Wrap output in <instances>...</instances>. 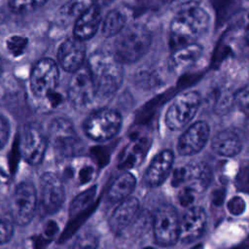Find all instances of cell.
<instances>
[{
    "instance_id": "6da1fadb",
    "label": "cell",
    "mask_w": 249,
    "mask_h": 249,
    "mask_svg": "<svg viewBox=\"0 0 249 249\" xmlns=\"http://www.w3.org/2000/svg\"><path fill=\"white\" fill-rule=\"evenodd\" d=\"M209 17L196 4L183 6L170 23V38L174 48L195 42L208 28Z\"/></svg>"
},
{
    "instance_id": "7a4b0ae2",
    "label": "cell",
    "mask_w": 249,
    "mask_h": 249,
    "mask_svg": "<svg viewBox=\"0 0 249 249\" xmlns=\"http://www.w3.org/2000/svg\"><path fill=\"white\" fill-rule=\"evenodd\" d=\"M88 68L98 97L108 98L121 87L124 77L123 66L114 55L96 53L89 58Z\"/></svg>"
},
{
    "instance_id": "3957f363",
    "label": "cell",
    "mask_w": 249,
    "mask_h": 249,
    "mask_svg": "<svg viewBox=\"0 0 249 249\" xmlns=\"http://www.w3.org/2000/svg\"><path fill=\"white\" fill-rule=\"evenodd\" d=\"M151 34L142 25L134 24L119 33L115 42L114 56L122 63H131L140 59L149 50Z\"/></svg>"
},
{
    "instance_id": "277c9868",
    "label": "cell",
    "mask_w": 249,
    "mask_h": 249,
    "mask_svg": "<svg viewBox=\"0 0 249 249\" xmlns=\"http://www.w3.org/2000/svg\"><path fill=\"white\" fill-rule=\"evenodd\" d=\"M174 179L181 187L179 199L187 206L207 188L211 181V170L204 162H193L178 169Z\"/></svg>"
},
{
    "instance_id": "5b68a950",
    "label": "cell",
    "mask_w": 249,
    "mask_h": 249,
    "mask_svg": "<svg viewBox=\"0 0 249 249\" xmlns=\"http://www.w3.org/2000/svg\"><path fill=\"white\" fill-rule=\"evenodd\" d=\"M49 139L55 153L62 158L78 156L84 151L83 142L67 119L56 118L51 123Z\"/></svg>"
},
{
    "instance_id": "8992f818",
    "label": "cell",
    "mask_w": 249,
    "mask_h": 249,
    "mask_svg": "<svg viewBox=\"0 0 249 249\" xmlns=\"http://www.w3.org/2000/svg\"><path fill=\"white\" fill-rule=\"evenodd\" d=\"M122 125V116L113 109H100L93 112L85 122L87 136L94 141H106L114 137Z\"/></svg>"
},
{
    "instance_id": "52a82bcc",
    "label": "cell",
    "mask_w": 249,
    "mask_h": 249,
    "mask_svg": "<svg viewBox=\"0 0 249 249\" xmlns=\"http://www.w3.org/2000/svg\"><path fill=\"white\" fill-rule=\"evenodd\" d=\"M200 105V95L196 91H187L178 95L169 105L165 114V124L170 130H179L188 124Z\"/></svg>"
},
{
    "instance_id": "ba28073f",
    "label": "cell",
    "mask_w": 249,
    "mask_h": 249,
    "mask_svg": "<svg viewBox=\"0 0 249 249\" xmlns=\"http://www.w3.org/2000/svg\"><path fill=\"white\" fill-rule=\"evenodd\" d=\"M179 218L175 208L164 204L156 210L153 217L155 241L160 246H170L179 238Z\"/></svg>"
},
{
    "instance_id": "9c48e42d",
    "label": "cell",
    "mask_w": 249,
    "mask_h": 249,
    "mask_svg": "<svg viewBox=\"0 0 249 249\" xmlns=\"http://www.w3.org/2000/svg\"><path fill=\"white\" fill-rule=\"evenodd\" d=\"M59 72L56 63L51 58L39 60L30 75V89L38 98H49L58 84Z\"/></svg>"
},
{
    "instance_id": "30bf717a",
    "label": "cell",
    "mask_w": 249,
    "mask_h": 249,
    "mask_svg": "<svg viewBox=\"0 0 249 249\" xmlns=\"http://www.w3.org/2000/svg\"><path fill=\"white\" fill-rule=\"evenodd\" d=\"M73 73L68 87V98L76 109H87L97 97L93 80L88 66H82Z\"/></svg>"
},
{
    "instance_id": "8fae6325",
    "label": "cell",
    "mask_w": 249,
    "mask_h": 249,
    "mask_svg": "<svg viewBox=\"0 0 249 249\" xmlns=\"http://www.w3.org/2000/svg\"><path fill=\"white\" fill-rule=\"evenodd\" d=\"M12 216L14 220L23 226L28 224L35 213L37 195L34 186L29 182L19 183L12 196Z\"/></svg>"
},
{
    "instance_id": "7c38bea8",
    "label": "cell",
    "mask_w": 249,
    "mask_h": 249,
    "mask_svg": "<svg viewBox=\"0 0 249 249\" xmlns=\"http://www.w3.org/2000/svg\"><path fill=\"white\" fill-rule=\"evenodd\" d=\"M65 193L61 179L53 172H46L40 178V204L46 214L56 212L64 202Z\"/></svg>"
},
{
    "instance_id": "4fadbf2b",
    "label": "cell",
    "mask_w": 249,
    "mask_h": 249,
    "mask_svg": "<svg viewBox=\"0 0 249 249\" xmlns=\"http://www.w3.org/2000/svg\"><path fill=\"white\" fill-rule=\"evenodd\" d=\"M47 149V139L36 126H26L19 138V150L24 160L30 164L42 161Z\"/></svg>"
},
{
    "instance_id": "5bb4252c",
    "label": "cell",
    "mask_w": 249,
    "mask_h": 249,
    "mask_svg": "<svg viewBox=\"0 0 249 249\" xmlns=\"http://www.w3.org/2000/svg\"><path fill=\"white\" fill-rule=\"evenodd\" d=\"M209 125L206 122L198 121L190 125L179 137L177 151L182 156H192L201 151L209 138Z\"/></svg>"
},
{
    "instance_id": "9a60e30c",
    "label": "cell",
    "mask_w": 249,
    "mask_h": 249,
    "mask_svg": "<svg viewBox=\"0 0 249 249\" xmlns=\"http://www.w3.org/2000/svg\"><path fill=\"white\" fill-rule=\"evenodd\" d=\"M206 213L198 206L191 207L179 220V240L183 243H191L198 239L206 226Z\"/></svg>"
},
{
    "instance_id": "2e32d148",
    "label": "cell",
    "mask_w": 249,
    "mask_h": 249,
    "mask_svg": "<svg viewBox=\"0 0 249 249\" xmlns=\"http://www.w3.org/2000/svg\"><path fill=\"white\" fill-rule=\"evenodd\" d=\"M86 57V46L84 41L68 38L61 43L57 52V59L63 70L75 72L83 66Z\"/></svg>"
},
{
    "instance_id": "e0dca14e",
    "label": "cell",
    "mask_w": 249,
    "mask_h": 249,
    "mask_svg": "<svg viewBox=\"0 0 249 249\" xmlns=\"http://www.w3.org/2000/svg\"><path fill=\"white\" fill-rule=\"evenodd\" d=\"M118 203L109 219L110 229L115 233H121L131 226L139 211V201L136 197L127 196Z\"/></svg>"
},
{
    "instance_id": "ac0fdd59",
    "label": "cell",
    "mask_w": 249,
    "mask_h": 249,
    "mask_svg": "<svg viewBox=\"0 0 249 249\" xmlns=\"http://www.w3.org/2000/svg\"><path fill=\"white\" fill-rule=\"evenodd\" d=\"M174 160L170 150L160 152L151 161L144 174V182L149 187L160 186L169 175Z\"/></svg>"
},
{
    "instance_id": "d6986e66",
    "label": "cell",
    "mask_w": 249,
    "mask_h": 249,
    "mask_svg": "<svg viewBox=\"0 0 249 249\" xmlns=\"http://www.w3.org/2000/svg\"><path fill=\"white\" fill-rule=\"evenodd\" d=\"M101 23V13L97 5L86 8L76 18L73 34L74 37L86 41L90 39L98 30Z\"/></svg>"
},
{
    "instance_id": "ffe728a7",
    "label": "cell",
    "mask_w": 249,
    "mask_h": 249,
    "mask_svg": "<svg viewBox=\"0 0 249 249\" xmlns=\"http://www.w3.org/2000/svg\"><path fill=\"white\" fill-rule=\"evenodd\" d=\"M241 134L233 129L227 128L218 132L211 141L212 150L223 157H234L242 150Z\"/></svg>"
},
{
    "instance_id": "44dd1931",
    "label": "cell",
    "mask_w": 249,
    "mask_h": 249,
    "mask_svg": "<svg viewBox=\"0 0 249 249\" xmlns=\"http://www.w3.org/2000/svg\"><path fill=\"white\" fill-rule=\"evenodd\" d=\"M202 48L198 44L192 42L174 48L171 54V65L177 71H182L193 66L200 57Z\"/></svg>"
},
{
    "instance_id": "7402d4cb",
    "label": "cell",
    "mask_w": 249,
    "mask_h": 249,
    "mask_svg": "<svg viewBox=\"0 0 249 249\" xmlns=\"http://www.w3.org/2000/svg\"><path fill=\"white\" fill-rule=\"evenodd\" d=\"M136 185V179L130 172L119 175L108 190V198L112 203H118L129 196Z\"/></svg>"
},
{
    "instance_id": "603a6c76",
    "label": "cell",
    "mask_w": 249,
    "mask_h": 249,
    "mask_svg": "<svg viewBox=\"0 0 249 249\" xmlns=\"http://www.w3.org/2000/svg\"><path fill=\"white\" fill-rule=\"evenodd\" d=\"M125 17L124 15L118 11L113 10L109 12L101 24V31L105 37H113L118 35L124 27Z\"/></svg>"
},
{
    "instance_id": "cb8c5ba5",
    "label": "cell",
    "mask_w": 249,
    "mask_h": 249,
    "mask_svg": "<svg viewBox=\"0 0 249 249\" xmlns=\"http://www.w3.org/2000/svg\"><path fill=\"white\" fill-rule=\"evenodd\" d=\"M47 1L48 0H9V6L15 13L26 14L41 8Z\"/></svg>"
},
{
    "instance_id": "d4e9b609",
    "label": "cell",
    "mask_w": 249,
    "mask_h": 249,
    "mask_svg": "<svg viewBox=\"0 0 249 249\" xmlns=\"http://www.w3.org/2000/svg\"><path fill=\"white\" fill-rule=\"evenodd\" d=\"M85 9L82 0H71L61 8L59 15L62 18H77Z\"/></svg>"
},
{
    "instance_id": "484cf974",
    "label": "cell",
    "mask_w": 249,
    "mask_h": 249,
    "mask_svg": "<svg viewBox=\"0 0 249 249\" xmlns=\"http://www.w3.org/2000/svg\"><path fill=\"white\" fill-rule=\"evenodd\" d=\"M135 79L137 84L145 89L154 88L159 83V77L157 73L148 69H142L141 71H139Z\"/></svg>"
},
{
    "instance_id": "4316f807",
    "label": "cell",
    "mask_w": 249,
    "mask_h": 249,
    "mask_svg": "<svg viewBox=\"0 0 249 249\" xmlns=\"http://www.w3.org/2000/svg\"><path fill=\"white\" fill-rule=\"evenodd\" d=\"M94 195V191L92 193V189H89V191L83 193L79 197H77L73 202H72V205H71V213L74 214L76 213L79 209H81L82 207H84L85 205H87V203L92 198Z\"/></svg>"
},
{
    "instance_id": "83f0119b",
    "label": "cell",
    "mask_w": 249,
    "mask_h": 249,
    "mask_svg": "<svg viewBox=\"0 0 249 249\" xmlns=\"http://www.w3.org/2000/svg\"><path fill=\"white\" fill-rule=\"evenodd\" d=\"M13 234V226L9 221L0 219V244L10 240Z\"/></svg>"
},
{
    "instance_id": "f1b7e54d",
    "label": "cell",
    "mask_w": 249,
    "mask_h": 249,
    "mask_svg": "<svg viewBox=\"0 0 249 249\" xmlns=\"http://www.w3.org/2000/svg\"><path fill=\"white\" fill-rule=\"evenodd\" d=\"M24 46H25L24 40H22V38H19V37H11L7 41L8 50L11 53H13L15 55L19 54L23 50Z\"/></svg>"
},
{
    "instance_id": "f546056e",
    "label": "cell",
    "mask_w": 249,
    "mask_h": 249,
    "mask_svg": "<svg viewBox=\"0 0 249 249\" xmlns=\"http://www.w3.org/2000/svg\"><path fill=\"white\" fill-rule=\"evenodd\" d=\"M9 136V125L6 120L0 116V149L6 144Z\"/></svg>"
},
{
    "instance_id": "4dcf8cb0",
    "label": "cell",
    "mask_w": 249,
    "mask_h": 249,
    "mask_svg": "<svg viewBox=\"0 0 249 249\" xmlns=\"http://www.w3.org/2000/svg\"><path fill=\"white\" fill-rule=\"evenodd\" d=\"M235 99H236V102L238 103V105L241 107V109L247 111V109H248V90H247V87H245L242 90L237 92V94L235 95Z\"/></svg>"
},
{
    "instance_id": "1f68e13d",
    "label": "cell",
    "mask_w": 249,
    "mask_h": 249,
    "mask_svg": "<svg viewBox=\"0 0 249 249\" xmlns=\"http://www.w3.org/2000/svg\"><path fill=\"white\" fill-rule=\"evenodd\" d=\"M112 1H113V0H92L93 4H94V5H97L98 7H100V6H106V5L110 4Z\"/></svg>"
},
{
    "instance_id": "d6a6232c",
    "label": "cell",
    "mask_w": 249,
    "mask_h": 249,
    "mask_svg": "<svg viewBox=\"0 0 249 249\" xmlns=\"http://www.w3.org/2000/svg\"><path fill=\"white\" fill-rule=\"evenodd\" d=\"M2 70H3V63H2V59H1V57H0V74H1Z\"/></svg>"
},
{
    "instance_id": "836d02e7",
    "label": "cell",
    "mask_w": 249,
    "mask_h": 249,
    "mask_svg": "<svg viewBox=\"0 0 249 249\" xmlns=\"http://www.w3.org/2000/svg\"><path fill=\"white\" fill-rule=\"evenodd\" d=\"M162 2H170V1H173V0H160Z\"/></svg>"
}]
</instances>
